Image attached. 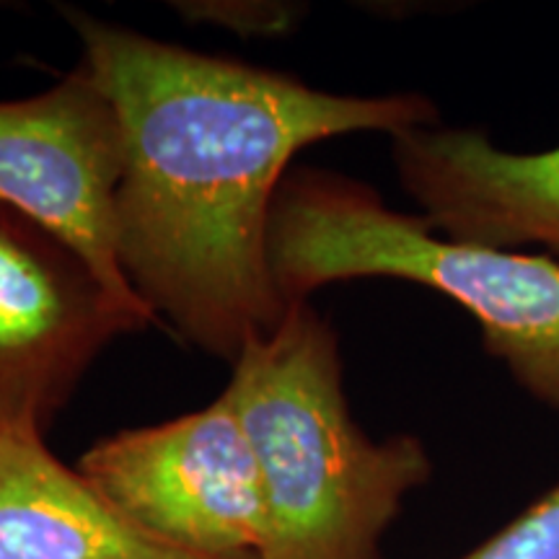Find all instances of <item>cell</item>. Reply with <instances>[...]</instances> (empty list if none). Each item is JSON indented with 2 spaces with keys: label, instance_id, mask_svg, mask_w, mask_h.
Returning a JSON list of instances; mask_svg holds the SVG:
<instances>
[{
  "label": "cell",
  "instance_id": "obj_1",
  "mask_svg": "<svg viewBox=\"0 0 559 559\" xmlns=\"http://www.w3.org/2000/svg\"><path fill=\"white\" fill-rule=\"evenodd\" d=\"M83 62L122 124L117 260L187 342L234 366L288 304L270 267V215L306 145L440 124L415 91L332 94L66 9Z\"/></svg>",
  "mask_w": 559,
  "mask_h": 559
},
{
  "label": "cell",
  "instance_id": "obj_2",
  "mask_svg": "<svg viewBox=\"0 0 559 559\" xmlns=\"http://www.w3.org/2000/svg\"><path fill=\"white\" fill-rule=\"evenodd\" d=\"M223 394L260 466L267 542L260 559H383L407 495L432 477L428 445L370 438L349 415L340 340L309 300L243 349Z\"/></svg>",
  "mask_w": 559,
  "mask_h": 559
},
{
  "label": "cell",
  "instance_id": "obj_3",
  "mask_svg": "<svg viewBox=\"0 0 559 559\" xmlns=\"http://www.w3.org/2000/svg\"><path fill=\"white\" fill-rule=\"evenodd\" d=\"M270 267L288 306L360 277L443 293L472 313L510 379L559 409V262L549 257L449 239L366 181L304 166L288 171L272 205Z\"/></svg>",
  "mask_w": 559,
  "mask_h": 559
},
{
  "label": "cell",
  "instance_id": "obj_4",
  "mask_svg": "<svg viewBox=\"0 0 559 559\" xmlns=\"http://www.w3.org/2000/svg\"><path fill=\"white\" fill-rule=\"evenodd\" d=\"M79 472L140 534L185 555L260 559L267 542L260 466L226 394L99 440Z\"/></svg>",
  "mask_w": 559,
  "mask_h": 559
},
{
  "label": "cell",
  "instance_id": "obj_5",
  "mask_svg": "<svg viewBox=\"0 0 559 559\" xmlns=\"http://www.w3.org/2000/svg\"><path fill=\"white\" fill-rule=\"evenodd\" d=\"M145 326L79 249L0 205V419L45 432L104 347Z\"/></svg>",
  "mask_w": 559,
  "mask_h": 559
},
{
  "label": "cell",
  "instance_id": "obj_6",
  "mask_svg": "<svg viewBox=\"0 0 559 559\" xmlns=\"http://www.w3.org/2000/svg\"><path fill=\"white\" fill-rule=\"evenodd\" d=\"M122 166L120 117L83 66L41 94L0 99V205L66 239L128 309L160 324L117 260Z\"/></svg>",
  "mask_w": 559,
  "mask_h": 559
},
{
  "label": "cell",
  "instance_id": "obj_7",
  "mask_svg": "<svg viewBox=\"0 0 559 559\" xmlns=\"http://www.w3.org/2000/svg\"><path fill=\"white\" fill-rule=\"evenodd\" d=\"M391 160L423 218L449 239L559 254V145L513 153L485 130L423 124L391 135Z\"/></svg>",
  "mask_w": 559,
  "mask_h": 559
},
{
  "label": "cell",
  "instance_id": "obj_8",
  "mask_svg": "<svg viewBox=\"0 0 559 559\" xmlns=\"http://www.w3.org/2000/svg\"><path fill=\"white\" fill-rule=\"evenodd\" d=\"M0 559H202L148 539L79 469L47 449L45 432L0 419Z\"/></svg>",
  "mask_w": 559,
  "mask_h": 559
},
{
  "label": "cell",
  "instance_id": "obj_9",
  "mask_svg": "<svg viewBox=\"0 0 559 559\" xmlns=\"http://www.w3.org/2000/svg\"><path fill=\"white\" fill-rule=\"evenodd\" d=\"M461 559H559V485Z\"/></svg>",
  "mask_w": 559,
  "mask_h": 559
}]
</instances>
